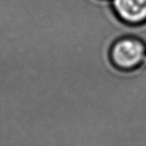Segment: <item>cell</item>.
I'll use <instances>...</instances> for the list:
<instances>
[{"label": "cell", "mask_w": 146, "mask_h": 146, "mask_svg": "<svg viewBox=\"0 0 146 146\" xmlns=\"http://www.w3.org/2000/svg\"><path fill=\"white\" fill-rule=\"evenodd\" d=\"M143 45L131 38L117 40L109 49L110 62L119 70H129L137 66L143 60Z\"/></svg>", "instance_id": "1"}, {"label": "cell", "mask_w": 146, "mask_h": 146, "mask_svg": "<svg viewBox=\"0 0 146 146\" xmlns=\"http://www.w3.org/2000/svg\"><path fill=\"white\" fill-rule=\"evenodd\" d=\"M114 15L125 23H135L146 17V0H111Z\"/></svg>", "instance_id": "2"}]
</instances>
